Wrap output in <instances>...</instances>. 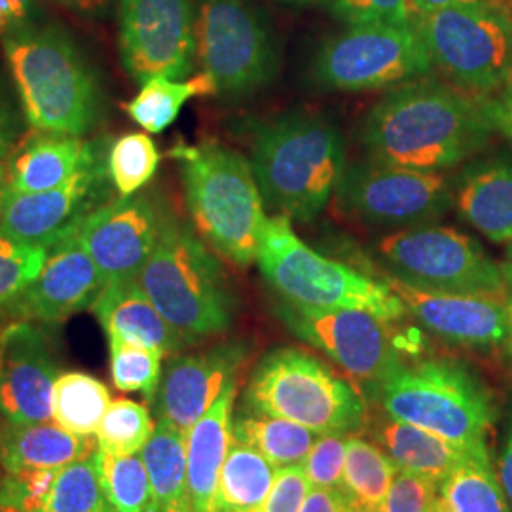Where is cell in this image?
Instances as JSON below:
<instances>
[{"label": "cell", "instance_id": "cell-1", "mask_svg": "<svg viewBox=\"0 0 512 512\" xmlns=\"http://www.w3.org/2000/svg\"><path fill=\"white\" fill-rule=\"evenodd\" d=\"M494 129L482 97L420 78L368 110L361 145L378 164L440 171L473 156Z\"/></svg>", "mask_w": 512, "mask_h": 512}, {"label": "cell", "instance_id": "cell-2", "mask_svg": "<svg viewBox=\"0 0 512 512\" xmlns=\"http://www.w3.org/2000/svg\"><path fill=\"white\" fill-rule=\"evenodd\" d=\"M27 126L84 137L103 118L99 76L73 35L55 23H27L2 38Z\"/></svg>", "mask_w": 512, "mask_h": 512}, {"label": "cell", "instance_id": "cell-3", "mask_svg": "<svg viewBox=\"0 0 512 512\" xmlns=\"http://www.w3.org/2000/svg\"><path fill=\"white\" fill-rule=\"evenodd\" d=\"M251 165L268 207L310 222L346 171L342 131L321 114L287 112L253 129Z\"/></svg>", "mask_w": 512, "mask_h": 512}, {"label": "cell", "instance_id": "cell-4", "mask_svg": "<svg viewBox=\"0 0 512 512\" xmlns=\"http://www.w3.org/2000/svg\"><path fill=\"white\" fill-rule=\"evenodd\" d=\"M183 175L184 196L203 241L236 266H251L266 228L264 198L251 162L219 141L171 150Z\"/></svg>", "mask_w": 512, "mask_h": 512}, {"label": "cell", "instance_id": "cell-5", "mask_svg": "<svg viewBox=\"0 0 512 512\" xmlns=\"http://www.w3.org/2000/svg\"><path fill=\"white\" fill-rule=\"evenodd\" d=\"M137 283L188 346L219 336L234 323L238 302L219 260L175 215L167 220Z\"/></svg>", "mask_w": 512, "mask_h": 512}, {"label": "cell", "instance_id": "cell-6", "mask_svg": "<svg viewBox=\"0 0 512 512\" xmlns=\"http://www.w3.org/2000/svg\"><path fill=\"white\" fill-rule=\"evenodd\" d=\"M256 262L285 302L323 310L368 311L385 323L408 313L387 281L319 255L294 234L291 219L283 215L266 222Z\"/></svg>", "mask_w": 512, "mask_h": 512}, {"label": "cell", "instance_id": "cell-7", "mask_svg": "<svg viewBox=\"0 0 512 512\" xmlns=\"http://www.w3.org/2000/svg\"><path fill=\"white\" fill-rule=\"evenodd\" d=\"M245 403L251 412L300 423L315 435H348L365 421L355 385L304 349L270 351L253 372Z\"/></svg>", "mask_w": 512, "mask_h": 512}, {"label": "cell", "instance_id": "cell-8", "mask_svg": "<svg viewBox=\"0 0 512 512\" xmlns=\"http://www.w3.org/2000/svg\"><path fill=\"white\" fill-rule=\"evenodd\" d=\"M385 414L469 448H486L494 425L488 391L452 361L403 365L378 387Z\"/></svg>", "mask_w": 512, "mask_h": 512}, {"label": "cell", "instance_id": "cell-9", "mask_svg": "<svg viewBox=\"0 0 512 512\" xmlns=\"http://www.w3.org/2000/svg\"><path fill=\"white\" fill-rule=\"evenodd\" d=\"M433 65L476 97L512 78V16L499 6H454L414 18Z\"/></svg>", "mask_w": 512, "mask_h": 512}, {"label": "cell", "instance_id": "cell-10", "mask_svg": "<svg viewBox=\"0 0 512 512\" xmlns=\"http://www.w3.org/2000/svg\"><path fill=\"white\" fill-rule=\"evenodd\" d=\"M431 69L414 23H366L348 27L319 50L313 78L323 90L365 92L403 86Z\"/></svg>", "mask_w": 512, "mask_h": 512}, {"label": "cell", "instance_id": "cell-11", "mask_svg": "<svg viewBox=\"0 0 512 512\" xmlns=\"http://www.w3.org/2000/svg\"><path fill=\"white\" fill-rule=\"evenodd\" d=\"M393 277L420 289L505 298L503 270L476 239L448 226H408L374 247Z\"/></svg>", "mask_w": 512, "mask_h": 512}, {"label": "cell", "instance_id": "cell-12", "mask_svg": "<svg viewBox=\"0 0 512 512\" xmlns=\"http://www.w3.org/2000/svg\"><path fill=\"white\" fill-rule=\"evenodd\" d=\"M194 38L203 73L219 93L249 95L272 84L279 65L274 37L247 0H202Z\"/></svg>", "mask_w": 512, "mask_h": 512}, {"label": "cell", "instance_id": "cell-13", "mask_svg": "<svg viewBox=\"0 0 512 512\" xmlns=\"http://www.w3.org/2000/svg\"><path fill=\"white\" fill-rule=\"evenodd\" d=\"M279 319L300 340L321 349L353 380L380 387L401 366V346L393 338L387 323L361 310H323L277 304Z\"/></svg>", "mask_w": 512, "mask_h": 512}, {"label": "cell", "instance_id": "cell-14", "mask_svg": "<svg viewBox=\"0 0 512 512\" xmlns=\"http://www.w3.org/2000/svg\"><path fill=\"white\" fill-rule=\"evenodd\" d=\"M349 215L378 226H420L452 203V188L440 171H421L378 162H355L336 188Z\"/></svg>", "mask_w": 512, "mask_h": 512}, {"label": "cell", "instance_id": "cell-15", "mask_svg": "<svg viewBox=\"0 0 512 512\" xmlns=\"http://www.w3.org/2000/svg\"><path fill=\"white\" fill-rule=\"evenodd\" d=\"M194 19L190 0H120L118 50L126 73L139 84L184 78L196 55Z\"/></svg>", "mask_w": 512, "mask_h": 512}, {"label": "cell", "instance_id": "cell-16", "mask_svg": "<svg viewBox=\"0 0 512 512\" xmlns=\"http://www.w3.org/2000/svg\"><path fill=\"white\" fill-rule=\"evenodd\" d=\"M173 213L156 192L105 203L74 232L107 283L133 281L154 253Z\"/></svg>", "mask_w": 512, "mask_h": 512}, {"label": "cell", "instance_id": "cell-17", "mask_svg": "<svg viewBox=\"0 0 512 512\" xmlns=\"http://www.w3.org/2000/svg\"><path fill=\"white\" fill-rule=\"evenodd\" d=\"M107 154L52 190L8 192L0 209V234L46 249L74 234L84 220L109 203L112 183Z\"/></svg>", "mask_w": 512, "mask_h": 512}, {"label": "cell", "instance_id": "cell-18", "mask_svg": "<svg viewBox=\"0 0 512 512\" xmlns=\"http://www.w3.org/2000/svg\"><path fill=\"white\" fill-rule=\"evenodd\" d=\"M59 363L50 332L31 321L0 329V418L4 425L52 421Z\"/></svg>", "mask_w": 512, "mask_h": 512}, {"label": "cell", "instance_id": "cell-19", "mask_svg": "<svg viewBox=\"0 0 512 512\" xmlns=\"http://www.w3.org/2000/svg\"><path fill=\"white\" fill-rule=\"evenodd\" d=\"M107 285L92 256L86 253L76 234H71L48 249L37 279L4 317L55 327L78 311L92 310Z\"/></svg>", "mask_w": 512, "mask_h": 512}, {"label": "cell", "instance_id": "cell-20", "mask_svg": "<svg viewBox=\"0 0 512 512\" xmlns=\"http://www.w3.org/2000/svg\"><path fill=\"white\" fill-rule=\"evenodd\" d=\"M387 285L421 327L450 344L490 349L507 338L509 319L505 298L501 296L420 289L393 275L387 277Z\"/></svg>", "mask_w": 512, "mask_h": 512}, {"label": "cell", "instance_id": "cell-21", "mask_svg": "<svg viewBox=\"0 0 512 512\" xmlns=\"http://www.w3.org/2000/svg\"><path fill=\"white\" fill-rule=\"evenodd\" d=\"M247 355L249 349L243 342H226L190 355H173L152 401L158 420L173 423L186 435L219 401L226 387L238 380Z\"/></svg>", "mask_w": 512, "mask_h": 512}, {"label": "cell", "instance_id": "cell-22", "mask_svg": "<svg viewBox=\"0 0 512 512\" xmlns=\"http://www.w3.org/2000/svg\"><path fill=\"white\" fill-rule=\"evenodd\" d=\"M109 137L84 139L65 133L35 131L8 158V192H46L109 152Z\"/></svg>", "mask_w": 512, "mask_h": 512}, {"label": "cell", "instance_id": "cell-23", "mask_svg": "<svg viewBox=\"0 0 512 512\" xmlns=\"http://www.w3.org/2000/svg\"><path fill=\"white\" fill-rule=\"evenodd\" d=\"M93 315L105 330L109 344H135L158 349L165 357L188 346L148 300L137 279L109 283L92 306Z\"/></svg>", "mask_w": 512, "mask_h": 512}, {"label": "cell", "instance_id": "cell-24", "mask_svg": "<svg viewBox=\"0 0 512 512\" xmlns=\"http://www.w3.org/2000/svg\"><path fill=\"white\" fill-rule=\"evenodd\" d=\"M370 437L397 463L401 471L427 478L439 486L467 459L486 454L488 448H469L442 439L416 425L378 416L370 423Z\"/></svg>", "mask_w": 512, "mask_h": 512}, {"label": "cell", "instance_id": "cell-25", "mask_svg": "<svg viewBox=\"0 0 512 512\" xmlns=\"http://www.w3.org/2000/svg\"><path fill=\"white\" fill-rule=\"evenodd\" d=\"M238 380L226 387L200 420L186 433V469L192 512H211L213 497L228 448L232 444V412Z\"/></svg>", "mask_w": 512, "mask_h": 512}, {"label": "cell", "instance_id": "cell-26", "mask_svg": "<svg viewBox=\"0 0 512 512\" xmlns=\"http://www.w3.org/2000/svg\"><path fill=\"white\" fill-rule=\"evenodd\" d=\"M459 213L495 243H512V162L469 165L458 183Z\"/></svg>", "mask_w": 512, "mask_h": 512}, {"label": "cell", "instance_id": "cell-27", "mask_svg": "<svg viewBox=\"0 0 512 512\" xmlns=\"http://www.w3.org/2000/svg\"><path fill=\"white\" fill-rule=\"evenodd\" d=\"M97 452L95 437H78L57 423L2 425L0 467L4 473L27 469H63Z\"/></svg>", "mask_w": 512, "mask_h": 512}, {"label": "cell", "instance_id": "cell-28", "mask_svg": "<svg viewBox=\"0 0 512 512\" xmlns=\"http://www.w3.org/2000/svg\"><path fill=\"white\" fill-rule=\"evenodd\" d=\"M141 456L147 465L156 512H192L183 431L169 421L158 420Z\"/></svg>", "mask_w": 512, "mask_h": 512}, {"label": "cell", "instance_id": "cell-29", "mask_svg": "<svg viewBox=\"0 0 512 512\" xmlns=\"http://www.w3.org/2000/svg\"><path fill=\"white\" fill-rule=\"evenodd\" d=\"M274 465L255 448L232 437L220 469L211 512H256L270 494Z\"/></svg>", "mask_w": 512, "mask_h": 512}, {"label": "cell", "instance_id": "cell-30", "mask_svg": "<svg viewBox=\"0 0 512 512\" xmlns=\"http://www.w3.org/2000/svg\"><path fill=\"white\" fill-rule=\"evenodd\" d=\"M112 403L110 389L82 370L59 372L52 391V420L78 437H95Z\"/></svg>", "mask_w": 512, "mask_h": 512}, {"label": "cell", "instance_id": "cell-31", "mask_svg": "<svg viewBox=\"0 0 512 512\" xmlns=\"http://www.w3.org/2000/svg\"><path fill=\"white\" fill-rule=\"evenodd\" d=\"M433 512H512L488 452L467 459L440 482Z\"/></svg>", "mask_w": 512, "mask_h": 512}, {"label": "cell", "instance_id": "cell-32", "mask_svg": "<svg viewBox=\"0 0 512 512\" xmlns=\"http://www.w3.org/2000/svg\"><path fill=\"white\" fill-rule=\"evenodd\" d=\"M232 435L255 448L275 469L302 465L315 442V433L308 427L251 410L247 416L241 414L234 420Z\"/></svg>", "mask_w": 512, "mask_h": 512}, {"label": "cell", "instance_id": "cell-33", "mask_svg": "<svg viewBox=\"0 0 512 512\" xmlns=\"http://www.w3.org/2000/svg\"><path fill=\"white\" fill-rule=\"evenodd\" d=\"M397 473V463L376 442L348 437L340 490L353 509L378 512Z\"/></svg>", "mask_w": 512, "mask_h": 512}, {"label": "cell", "instance_id": "cell-34", "mask_svg": "<svg viewBox=\"0 0 512 512\" xmlns=\"http://www.w3.org/2000/svg\"><path fill=\"white\" fill-rule=\"evenodd\" d=\"M215 93L219 90L209 74H198L184 82L158 76L145 82L141 92L124 105V110L137 126L156 135L179 118L181 109L192 97H207Z\"/></svg>", "mask_w": 512, "mask_h": 512}, {"label": "cell", "instance_id": "cell-35", "mask_svg": "<svg viewBox=\"0 0 512 512\" xmlns=\"http://www.w3.org/2000/svg\"><path fill=\"white\" fill-rule=\"evenodd\" d=\"M93 458L112 511L147 512L152 507L150 478L141 454L114 456L97 450Z\"/></svg>", "mask_w": 512, "mask_h": 512}, {"label": "cell", "instance_id": "cell-36", "mask_svg": "<svg viewBox=\"0 0 512 512\" xmlns=\"http://www.w3.org/2000/svg\"><path fill=\"white\" fill-rule=\"evenodd\" d=\"M160 152L147 133H126L112 141L107 154L110 183L120 198L133 196L147 186L158 171Z\"/></svg>", "mask_w": 512, "mask_h": 512}, {"label": "cell", "instance_id": "cell-37", "mask_svg": "<svg viewBox=\"0 0 512 512\" xmlns=\"http://www.w3.org/2000/svg\"><path fill=\"white\" fill-rule=\"evenodd\" d=\"M154 429L156 423L145 404L114 399L95 433L97 450L114 456L141 454Z\"/></svg>", "mask_w": 512, "mask_h": 512}, {"label": "cell", "instance_id": "cell-38", "mask_svg": "<svg viewBox=\"0 0 512 512\" xmlns=\"http://www.w3.org/2000/svg\"><path fill=\"white\" fill-rule=\"evenodd\" d=\"M44 512H114L103 492L93 456L57 471Z\"/></svg>", "mask_w": 512, "mask_h": 512}, {"label": "cell", "instance_id": "cell-39", "mask_svg": "<svg viewBox=\"0 0 512 512\" xmlns=\"http://www.w3.org/2000/svg\"><path fill=\"white\" fill-rule=\"evenodd\" d=\"M110 378L122 393H141L154 401L162 382L164 353L135 344H109Z\"/></svg>", "mask_w": 512, "mask_h": 512}, {"label": "cell", "instance_id": "cell-40", "mask_svg": "<svg viewBox=\"0 0 512 512\" xmlns=\"http://www.w3.org/2000/svg\"><path fill=\"white\" fill-rule=\"evenodd\" d=\"M48 249L0 234V313L14 306L21 293L37 279Z\"/></svg>", "mask_w": 512, "mask_h": 512}, {"label": "cell", "instance_id": "cell-41", "mask_svg": "<svg viewBox=\"0 0 512 512\" xmlns=\"http://www.w3.org/2000/svg\"><path fill=\"white\" fill-rule=\"evenodd\" d=\"M55 476V469L4 473L0 482V507H12L19 512H44Z\"/></svg>", "mask_w": 512, "mask_h": 512}, {"label": "cell", "instance_id": "cell-42", "mask_svg": "<svg viewBox=\"0 0 512 512\" xmlns=\"http://www.w3.org/2000/svg\"><path fill=\"white\" fill-rule=\"evenodd\" d=\"M348 437L340 433L319 435L311 446L302 469L313 488H338L342 484Z\"/></svg>", "mask_w": 512, "mask_h": 512}, {"label": "cell", "instance_id": "cell-43", "mask_svg": "<svg viewBox=\"0 0 512 512\" xmlns=\"http://www.w3.org/2000/svg\"><path fill=\"white\" fill-rule=\"evenodd\" d=\"M330 12L348 27L366 23H412L410 0H329Z\"/></svg>", "mask_w": 512, "mask_h": 512}, {"label": "cell", "instance_id": "cell-44", "mask_svg": "<svg viewBox=\"0 0 512 512\" xmlns=\"http://www.w3.org/2000/svg\"><path fill=\"white\" fill-rule=\"evenodd\" d=\"M437 490L435 482L399 469L378 512H433Z\"/></svg>", "mask_w": 512, "mask_h": 512}, {"label": "cell", "instance_id": "cell-45", "mask_svg": "<svg viewBox=\"0 0 512 512\" xmlns=\"http://www.w3.org/2000/svg\"><path fill=\"white\" fill-rule=\"evenodd\" d=\"M310 490L302 465L281 467L275 471L270 494L256 512H298Z\"/></svg>", "mask_w": 512, "mask_h": 512}, {"label": "cell", "instance_id": "cell-46", "mask_svg": "<svg viewBox=\"0 0 512 512\" xmlns=\"http://www.w3.org/2000/svg\"><path fill=\"white\" fill-rule=\"evenodd\" d=\"M25 124L16 88L8 84L0 71V162L8 160L18 147Z\"/></svg>", "mask_w": 512, "mask_h": 512}, {"label": "cell", "instance_id": "cell-47", "mask_svg": "<svg viewBox=\"0 0 512 512\" xmlns=\"http://www.w3.org/2000/svg\"><path fill=\"white\" fill-rule=\"evenodd\" d=\"M42 0H0V38L31 23L40 14Z\"/></svg>", "mask_w": 512, "mask_h": 512}, {"label": "cell", "instance_id": "cell-48", "mask_svg": "<svg viewBox=\"0 0 512 512\" xmlns=\"http://www.w3.org/2000/svg\"><path fill=\"white\" fill-rule=\"evenodd\" d=\"M482 101L494 128L503 131L512 141V78L501 90L482 97Z\"/></svg>", "mask_w": 512, "mask_h": 512}, {"label": "cell", "instance_id": "cell-49", "mask_svg": "<svg viewBox=\"0 0 512 512\" xmlns=\"http://www.w3.org/2000/svg\"><path fill=\"white\" fill-rule=\"evenodd\" d=\"M349 505L346 495L338 488H313L306 495L302 507L298 512H349Z\"/></svg>", "mask_w": 512, "mask_h": 512}, {"label": "cell", "instance_id": "cell-50", "mask_svg": "<svg viewBox=\"0 0 512 512\" xmlns=\"http://www.w3.org/2000/svg\"><path fill=\"white\" fill-rule=\"evenodd\" d=\"M412 8L418 14H431L439 12L444 8H454V6H499V0H410Z\"/></svg>", "mask_w": 512, "mask_h": 512}, {"label": "cell", "instance_id": "cell-51", "mask_svg": "<svg viewBox=\"0 0 512 512\" xmlns=\"http://www.w3.org/2000/svg\"><path fill=\"white\" fill-rule=\"evenodd\" d=\"M57 2H61L65 8L73 10L80 16H86V18L105 16L112 4V0H57Z\"/></svg>", "mask_w": 512, "mask_h": 512}, {"label": "cell", "instance_id": "cell-52", "mask_svg": "<svg viewBox=\"0 0 512 512\" xmlns=\"http://www.w3.org/2000/svg\"><path fill=\"white\" fill-rule=\"evenodd\" d=\"M497 478L501 482V488L507 495L512 509V427L507 442L503 446V454L499 458V469H497Z\"/></svg>", "mask_w": 512, "mask_h": 512}, {"label": "cell", "instance_id": "cell-53", "mask_svg": "<svg viewBox=\"0 0 512 512\" xmlns=\"http://www.w3.org/2000/svg\"><path fill=\"white\" fill-rule=\"evenodd\" d=\"M501 270H503V279H505V306H507V319H509L505 346H507V353L512 361V262L503 264Z\"/></svg>", "mask_w": 512, "mask_h": 512}, {"label": "cell", "instance_id": "cell-54", "mask_svg": "<svg viewBox=\"0 0 512 512\" xmlns=\"http://www.w3.org/2000/svg\"><path fill=\"white\" fill-rule=\"evenodd\" d=\"M6 194H8V173H6V165L0 162V209Z\"/></svg>", "mask_w": 512, "mask_h": 512}, {"label": "cell", "instance_id": "cell-55", "mask_svg": "<svg viewBox=\"0 0 512 512\" xmlns=\"http://www.w3.org/2000/svg\"><path fill=\"white\" fill-rule=\"evenodd\" d=\"M287 2H296V4H306V2H313V0H287Z\"/></svg>", "mask_w": 512, "mask_h": 512}, {"label": "cell", "instance_id": "cell-56", "mask_svg": "<svg viewBox=\"0 0 512 512\" xmlns=\"http://www.w3.org/2000/svg\"><path fill=\"white\" fill-rule=\"evenodd\" d=\"M509 258H511V262H512V243H511V247H509Z\"/></svg>", "mask_w": 512, "mask_h": 512}, {"label": "cell", "instance_id": "cell-57", "mask_svg": "<svg viewBox=\"0 0 512 512\" xmlns=\"http://www.w3.org/2000/svg\"><path fill=\"white\" fill-rule=\"evenodd\" d=\"M2 476H4V471H2V467H0V482H2Z\"/></svg>", "mask_w": 512, "mask_h": 512}, {"label": "cell", "instance_id": "cell-58", "mask_svg": "<svg viewBox=\"0 0 512 512\" xmlns=\"http://www.w3.org/2000/svg\"><path fill=\"white\" fill-rule=\"evenodd\" d=\"M2 425H4V423H2V418H0V433H2Z\"/></svg>", "mask_w": 512, "mask_h": 512}, {"label": "cell", "instance_id": "cell-59", "mask_svg": "<svg viewBox=\"0 0 512 512\" xmlns=\"http://www.w3.org/2000/svg\"><path fill=\"white\" fill-rule=\"evenodd\" d=\"M147 512H156V509H154V507H150Z\"/></svg>", "mask_w": 512, "mask_h": 512}, {"label": "cell", "instance_id": "cell-60", "mask_svg": "<svg viewBox=\"0 0 512 512\" xmlns=\"http://www.w3.org/2000/svg\"><path fill=\"white\" fill-rule=\"evenodd\" d=\"M349 512H361V511H357V509H353V507H351V511Z\"/></svg>", "mask_w": 512, "mask_h": 512}]
</instances>
